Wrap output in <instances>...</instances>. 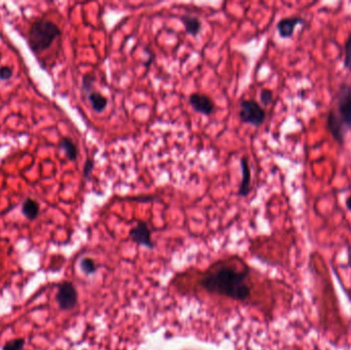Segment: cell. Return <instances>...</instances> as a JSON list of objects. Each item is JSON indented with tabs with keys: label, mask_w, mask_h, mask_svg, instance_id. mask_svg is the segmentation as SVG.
Returning a JSON list of instances; mask_svg holds the SVG:
<instances>
[{
	"label": "cell",
	"mask_w": 351,
	"mask_h": 350,
	"mask_svg": "<svg viewBox=\"0 0 351 350\" xmlns=\"http://www.w3.org/2000/svg\"><path fill=\"white\" fill-rule=\"evenodd\" d=\"M131 201L134 202H138V203H150V202H154V201H158L156 197L154 196H138V197H134V198H129Z\"/></svg>",
	"instance_id": "obj_22"
},
{
	"label": "cell",
	"mask_w": 351,
	"mask_h": 350,
	"mask_svg": "<svg viewBox=\"0 0 351 350\" xmlns=\"http://www.w3.org/2000/svg\"><path fill=\"white\" fill-rule=\"evenodd\" d=\"M130 237L134 242L140 245H144L148 248L153 247V242L151 239V230L148 224L144 221H139L137 225L131 229Z\"/></svg>",
	"instance_id": "obj_6"
},
{
	"label": "cell",
	"mask_w": 351,
	"mask_h": 350,
	"mask_svg": "<svg viewBox=\"0 0 351 350\" xmlns=\"http://www.w3.org/2000/svg\"><path fill=\"white\" fill-rule=\"evenodd\" d=\"M344 66L351 70V34L349 35L348 39L345 43V59H344Z\"/></svg>",
	"instance_id": "obj_19"
},
{
	"label": "cell",
	"mask_w": 351,
	"mask_h": 350,
	"mask_svg": "<svg viewBox=\"0 0 351 350\" xmlns=\"http://www.w3.org/2000/svg\"><path fill=\"white\" fill-rule=\"evenodd\" d=\"M94 167H95V161L92 158H87L85 160V163H84V166H83V177L86 180H90L91 179V176H92V172H93Z\"/></svg>",
	"instance_id": "obj_20"
},
{
	"label": "cell",
	"mask_w": 351,
	"mask_h": 350,
	"mask_svg": "<svg viewBox=\"0 0 351 350\" xmlns=\"http://www.w3.org/2000/svg\"><path fill=\"white\" fill-rule=\"evenodd\" d=\"M80 268L85 274H93L97 271L96 262L91 258H84L80 262Z\"/></svg>",
	"instance_id": "obj_16"
},
{
	"label": "cell",
	"mask_w": 351,
	"mask_h": 350,
	"mask_svg": "<svg viewBox=\"0 0 351 350\" xmlns=\"http://www.w3.org/2000/svg\"><path fill=\"white\" fill-rule=\"evenodd\" d=\"M25 341L23 339H16L6 343L3 347V350H22Z\"/></svg>",
	"instance_id": "obj_18"
},
{
	"label": "cell",
	"mask_w": 351,
	"mask_h": 350,
	"mask_svg": "<svg viewBox=\"0 0 351 350\" xmlns=\"http://www.w3.org/2000/svg\"><path fill=\"white\" fill-rule=\"evenodd\" d=\"M247 270L238 271L230 267H221L207 274L200 282L202 288L211 294L221 295L236 301H244L250 291L245 284Z\"/></svg>",
	"instance_id": "obj_1"
},
{
	"label": "cell",
	"mask_w": 351,
	"mask_h": 350,
	"mask_svg": "<svg viewBox=\"0 0 351 350\" xmlns=\"http://www.w3.org/2000/svg\"><path fill=\"white\" fill-rule=\"evenodd\" d=\"M60 148L64 150L66 157L70 161H75L78 156V149L73 141L69 138H63L60 142Z\"/></svg>",
	"instance_id": "obj_14"
},
{
	"label": "cell",
	"mask_w": 351,
	"mask_h": 350,
	"mask_svg": "<svg viewBox=\"0 0 351 350\" xmlns=\"http://www.w3.org/2000/svg\"><path fill=\"white\" fill-rule=\"evenodd\" d=\"M304 19L300 17H291V18H285L281 20L278 23V31L281 37L283 38H290L294 34L295 28L299 25L304 23Z\"/></svg>",
	"instance_id": "obj_9"
},
{
	"label": "cell",
	"mask_w": 351,
	"mask_h": 350,
	"mask_svg": "<svg viewBox=\"0 0 351 350\" xmlns=\"http://www.w3.org/2000/svg\"><path fill=\"white\" fill-rule=\"evenodd\" d=\"M260 100L263 106H269L273 102V92L267 89L262 90L260 93Z\"/></svg>",
	"instance_id": "obj_17"
},
{
	"label": "cell",
	"mask_w": 351,
	"mask_h": 350,
	"mask_svg": "<svg viewBox=\"0 0 351 350\" xmlns=\"http://www.w3.org/2000/svg\"><path fill=\"white\" fill-rule=\"evenodd\" d=\"M327 127L329 131L331 132L332 136L334 137L335 141L338 142L339 144H343L345 141V134H346L345 124L334 111H331L328 115Z\"/></svg>",
	"instance_id": "obj_8"
},
{
	"label": "cell",
	"mask_w": 351,
	"mask_h": 350,
	"mask_svg": "<svg viewBox=\"0 0 351 350\" xmlns=\"http://www.w3.org/2000/svg\"><path fill=\"white\" fill-rule=\"evenodd\" d=\"M57 302L63 310H71L77 304L78 295L75 287L70 282H63L59 285L57 293Z\"/></svg>",
	"instance_id": "obj_5"
},
{
	"label": "cell",
	"mask_w": 351,
	"mask_h": 350,
	"mask_svg": "<svg viewBox=\"0 0 351 350\" xmlns=\"http://www.w3.org/2000/svg\"><path fill=\"white\" fill-rule=\"evenodd\" d=\"M240 166H241V182L239 184L238 188V196L245 197L250 192V180H252V173H250V167L248 165L246 157H242L240 159Z\"/></svg>",
	"instance_id": "obj_10"
},
{
	"label": "cell",
	"mask_w": 351,
	"mask_h": 350,
	"mask_svg": "<svg viewBox=\"0 0 351 350\" xmlns=\"http://www.w3.org/2000/svg\"><path fill=\"white\" fill-rule=\"evenodd\" d=\"M179 19L183 23L187 34L191 36H197L199 34L202 30V22L198 18L188 16V15H183V16H180Z\"/></svg>",
	"instance_id": "obj_11"
},
{
	"label": "cell",
	"mask_w": 351,
	"mask_h": 350,
	"mask_svg": "<svg viewBox=\"0 0 351 350\" xmlns=\"http://www.w3.org/2000/svg\"><path fill=\"white\" fill-rule=\"evenodd\" d=\"M339 117L343 123L351 129V85L342 84L337 94Z\"/></svg>",
	"instance_id": "obj_4"
},
{
	"label": "cell",
	"mask_w": 351,
	"mask_h": 350,
	"mask_svg": "<svg viewBox=\"0 0 351 350\" xmlns=\"http://www.w3.org/2000/svg\"><path fill=\"white\" fill-rule=\"evenodd\" d=\"M13 69L9 66H2L0 67V80H9L13 77Z\"/></svg>",
	"instance_id": "obj_21"
},
{
	"label": "cell",
	"mask_w": 351,
	"mask_h": 350,
	"mask_svg": "<svg viewBox=\"0 0 351 350\" xmlns=\"http://www.w3.org/2000/svg\"><path fill=\"white\" fill-rule=\"evenodd\" d=\"M239 118L243 123L260 127L266 118V112L256 101L242 100L239 104Z\"/></svg>",
	"instance_id": "obj_3"
},
{
	"label": "cell",
	"mask_w": 351,
	"mask_h": 350,
	"mask_svg": "<svg viewBox=\"0 0 351 350\" xmlns=\"http://www.w3.org/2000/svg\"><path fill=\"white\" fill-rule=\"evenodd\" d=\"M189 104L195 112L204 114L206 116L212 115L215 111V104L213 100L203 94H191L189 96Z\"/></svg>",
	"instance_id": "obj_7"
},
{
	"label": "cell",
	"mask_w": 351,
	"mask_h": 350,
	"mask_svg": "<svg viewBox=\"0 0 351 350\" xmlns=\"http://www.w3.org/2000/svg\"><path fill=\"white\" fill-rule=\"evenodd\" d=\"M145 52L148 54V60L144 63V66L148 69L149 67H150V65L152 64V62L154 61V58H155V56H154V54L149 49V48H147V47H145Z\"/></svg>",
	"instance_id": "obj_23"
},
{
	"label": "cell",
	"mask_w": 351,
	"mask_h": 350,
	"mask_svg": "<svg viewBox=\"0 0 351 350\" xmlns=\"http://www.w3.org/2000/svg\"><path fill=\"white\" fill-rule=\"evenodd\" d=\"M346 207L348 208L349 211H351V196H349L346 201Z\"/></svg>",
	"instance_id": "obj_24"
},
{
	"label": "cell",
	"mask_w": 351,
	"mask_h": 350,
	"mask_svg": "<svg viewBox=\"0 0 351 350\" xmlns=\"http://www.w3.org/2000/svg\"><path fill=\"white\" fill-rule=\"evenodd\" d=\"M96 81V76L94 74H85L82 77V92L87 96L94 91V83Z\"/></svg>",
	"instance_id": "obj_15"
},
{
	"label": "cell",
	"mask_w": 351,
	"mask_h": 350,
	"mask_svg": "<svg viewBox=\"0 0 351 350\" xmlns=\"http://www.w3.org/2000/svg\"><path fill=\"white\" fill-rule=\"evenodd\" d=\"M87 100L96 113H102L108 105L107 98L97 91H93L87 95Z\"/></svg>",
	"instance_id": "obj_12"
},
{
	"label": "cell",
	"mask_w": 351,
	"mask_h": 350,
	"mask_svg": "<svg viewBox=\"0 0 351 350\" xmlns=\"http://www.w3.org/2000/svg\"><path fill=\"white\" fill-rule=\"evenodd\" d=\"M59 36H61V29L56 23L46 19H39L31 25L28 41L34 52H41L49 48Z\"/></svg>",
	"instance_id": "obj_2"
},
{
	"label": "cell",
	"mask_w": 351,
	"mask_h": 350,
	"mask_svg": "<svg viewBox=\"0 0 351 350\" xmlns=\"http://www.w3.org/2000/svg\"><path fill=\"white\" fill-rule=\"evenodd\" d=\"M22 213L29 220L36 219L39 215V204L32 198H27L22 206Z\"/></svg>",
	"instance_id": "obj_13"
}]
</instances>
